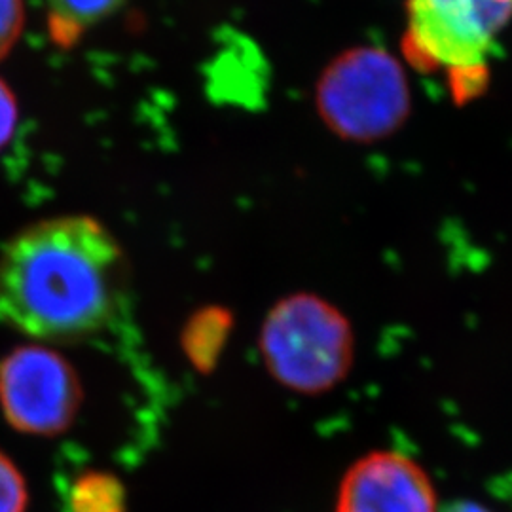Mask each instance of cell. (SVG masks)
<instances>
[{"mask_svg": "<svg viewBox=\"0 0 512 512\" xmlns=\"http://www.w3.org/2000/svg\"><path fill=\"white\" fill-rule=\"evenodd\" d=\"M128 0H44L46 27L55 46L69 50Z\"/></svg>", "mask_w": 512, "mask_h": 512, "instance_id": "cell-7", "label": "cell"}, {"mask_svg": "<svg viewBox=\"0 0 512 512\" xmlns=\"http://www.w3.org/2000/svg\"><path fill=\"white\" fill-rule=\"evenodd\" d=\"M258 349L277 384L319 395L348 376L355 338L348 317L329 300L293 294L266 315Z\"/></svg>", "mask_w": 512, "mask_h": 512, "instance_id": "cell-3", "label": "cell"}, {"mask_svg": "<svg viewBox=\"0 0 512 512\" xmlns=\"http://www.w3.org/2000/svg\"><path fill=\"white\" fill-rule=\"evenodd\" d=\"M317 112L325 126L351 143H376L404 126L412 109L403 63L380 46L336 55L317 80Z\"/></svg>", "mask_w": 512, "mask_h": 512, "instance_id": "cell-4", "label": "cell"}, {"mask_svg": "<svg viewBox=\"0 0 512 512\" xmlns=\"http://www.w3.org/2000/svg\"><path fill=\"white\" fill-rule=\"evenodd\" d=\"M512 21V0H408L403 50L421 71H444L456 99L482 92L495 40Z\"/></svg>", "mask_w": 512, "mask_h": 512, "instance_id": "cell-2", "label": "cell"}, {"mask_svg": "<svg viewBox=\"0 0 512 512\" xmlns=\"http://www.w3.org/2000/svg\"><path fill=\"white\" fill-rule=\"evenodd\" d=\"M73 512H122L124 494L116 478L107 475L80 476L71 492Z\"/></svg>", "mask_w": 512, "mask_h": 512, "instance_id": "cell-8", "label": "cell"}, {"mask_svg": "<svg viewBox=\"0 0 512 512\" xmlns=\"http://www.w3.org/2000/svg\"><path fill=\"white\" fill-rule=\"evenodd\" d=\"M18 128V101L10 86L0 78V150L6 147Z\"/></svg>", "mask_w": 512, "mask_h": 512, "instance_id": "cell-11", "label": "cell"}, {"mask_svg": "<svg viewBox=\"0 0 512 512\" xmlns=\"http://www.w3.org/2000/svg\"><path fill=\"white\" fill-rule=\"evenodd\" d=\"M435 484L416 459L374 450L342 476L334 512H439Z\"/></svg>", "mask_w": 512, "mask_h": 512, "instance_id": "cell-6", "label": "cell"}, {"mask_svg": "<svg viewBox=\"0 0 512 512\" xmlns=\"http://www.w3.org/2000/svg\"><path fill=\"white\" fill-rule=\"evenodd\" d=\"M122 249L90 217L40 220L0 253V319L37 340L107 329L122 306Z\"/></svg>", "mask_w": 512, "mask_h": 512, "instance_id": "cell-1", "label": "cell"}, {"mask_svg": "<svg viewBox=\"0 0 512 512\" xmlns=\"http://www.w3.org/2000/svg\"><path fill=\"white\" fill-rule=\"evenodd\" d=\"M27 484L16 463L0 452V512H25Z\"/></svg>", "mask_w": 512, "mask_h": 512, "instance_id": "cell-9", "label": "cell"}, {"mask_svg": "<svg viewBox=\"0 0 512 512\" xmlns=\"http://www.w3.org/2000/svg\"><path fill=\"white\" fill-rule=\"evenodd\" d=\"M82 401L73 366L44 346L14 349L0 361V410L19 433H63Z\"/></svg>", "mask_w": 512, "mask_h": 512, "instance_id": "cell-5", "label": "cell"}, {"mask_svg": "<svg viewBox=\"0 0 512 512\" xmlns=\"http://www.w3.org/2000/svg\"><path fill=\"white\" fill-rule=\"evenodd\" d=\"M439 512H492L482 505H478L475 501H458V503H452L448 507H442Z\"/></svg>", "mask_w": 512, "mask_h": 512, "instance_id": "cell-12", "label": "cell"}, {"mask_svg": "<svg viewBox=\"0 0 512 512\" xmlns=\"http://www.w3.org/2000/svg\"><path fill=\"white\" fill-rule=\"evenodd\" d=\"M25 27L23 0H0V61L14 50Z\"/></svg>", "mask_w": 512, "mask_h": 512, "instance_id": "cell-10", "label": "cell"}]
</instances>
